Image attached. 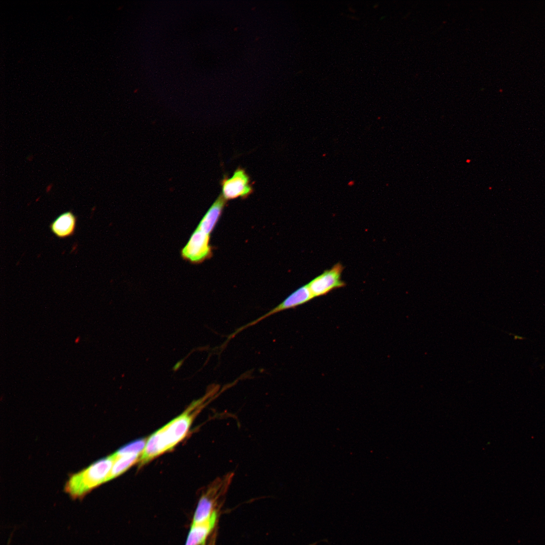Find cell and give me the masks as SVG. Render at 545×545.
I'll return each instance as SVG.
<instances>
[{
	"label": "cell",
	"mask_w": 545,
	"mask_h": 545,
	"mask_svg": "<svg viewBox=\"0 0 545 545\" xmlns=\"http://www.w3.org/2000/svg\"><path fill=\"white\" fill-rule=\"evenodd\" d=\"M205 400L201 398L193 401L182 413L147 439L138 462L139 466L170 451L185 437Z\"/></svg>",
	"instance_id": "1"
},
{
	"label": "cell",
	"mask_w": 545,
	"mask_h": 545,
	"mask_svg": "<svg viewBox=\"0 0 545 545\" xmlns=\"http://www.w3.org/2000/svg\"><path fill=\"white\" fill-rule=\"evenodd\" d=\"M113 462L111 455L73 474L66 484L65 492L74 499L83 497L93 489L107 481Z\"/></svg>",
	"instance_id": "2"
},
{
	"label": "cell",
	"mask_w": 545,
	"mask_h": 545,
	"mask_svg": "<svg viewBox=\"0 0 545 545\" xmlns=\"http://www.w3.org/2000/svg\"><path fill=\"white\" fill-rule=\"evenodd\" d=\"M231 478L230 475L218 478L209 486L198 502L192 524L205 521L210 516L214 511V507L217 499L225 493Z\"/></svg>",
	"instance_id": "3"
},
{
	"label": "cell",
	"mask_w": 545,
	"mask_h": 545,
	"mask_svg": "<svg viewBox=\"0 0 545 545\" xmlns=\"http://www.w3.org/2000/svg\"><path fill=\"white\" fill-rule=\"evenodd\" d=\"M223 198L226 200L245 199L254 191L249 176L242 168L238 167L231 177L225 175L220 182Z\"/></svg>",
	"instance_id": "4"
},
{
	"label": "cell",
	"mask_w": 545,
	"mask_h": 545,
	"mask_svg": "<svg viewBox=\"0 0 545 545\" xmlns=\"http://www.w3.org/2000/svg\"><path fill=\"white\" fill-rule=\"evenodd\" d=\"M210 235L196 228L181 252L182 257L192 263H199L212 255Z\"/></svg>",
	"instance_id": "5"
},
{
	"label": "cell",
	"mask_w": 545,
	"mask_h": 545,
	"mask_svg": "<svg viewBox=\"0 0 545 545\" xmlns=\"http://www.w3.org/2000/svg\"><path fill=\"white\" fill-rule=\"evenodd\" d=\"M343 270V265L338 263L310 281L307 286L313 297L324 295L335 289L344 287L345 283L341 280Z\"/></svg>",
	"instance_id": "6"
},
{
	"label": "cell",
	"mask_w": 545,
	"mask_h": 545,
	"mask_svg": "<svg viewBox=\"0 0 545 545\" xmlns=\"http://www.w3.org/2000/svg\"><path fill=\"white\" fill-rule=\"evenodd\" d=\"M313 296L312 295L307 285L302 286L294 291L293 293L290 295L287 298H286L282 302L274 308L269 311L267 312L264 315L260 316L258 318L255 319L253 321L239 328L235 332L229 336V338H232L236 335L238 333L242 331L245 329H246L250 326L255 325L258 322L263 320L265 318L280 311L294 308L299 305L303 304L312 298Z\"/></svg>",
	"instance_id": "7"
},
{
	"label": "cell",
	"mask_w": 545,
	"mask_h": 545,
	"mask_svg": "<svg viewBox=\"0 0 545 545\" xmlns=\"http://www.w3.org/2000/svg\"><path fill=\"white\" fill-rule=\"evenodd\" d=\"M77 217L72 211L64 212L58 215L49 225L51 232L58 238H67L75 233Z\"/></svg>",
	"instance_id": "8"
},
{
	"label": "cell",
	"mask_w": 545,
	"mask_h": 545,
	"mask_svg": "<svg viewBox=\"0 0 545 545\" xmlns=\"http://www.w3.org/2000/svg\"><path fill=\"white\" fill-rule=\"evenodd\" d=\"M217 518L214 510L205 521L192 524L185 545H204L206 538L213 528Z\"/></svg>",
	"instance_id": "9"
},
{
	"label": "cell",
	"mask_w": 545,
	"mask_h": 545,
	"mask_svg": "<svg viewBox=\"0 0 545 545\" xmlns=\"http://www.w3.org/2000/svg\"><path fill=\"white\" fill-rule=\"evenodd\" d=\"M226 202L222 195H219L201 219L197 228L210 235L222 214Z\"/></svg>",
	"instance_id": "10"
},
{
	"label": "cell",
	"mask_w": 545,
	"mask_h": 545,
	"mask_svg": "<svg viewBox=\"0 0 545 545\" xmlns=\"http://www.w3.org/2000/svg\"><path fill=\"white\" fill-rule=\"evenodd\" d=\"M114 462L108 481L119 476L127 471L133 465L139 462L140 454H112Z\"/></svg>",
	"instance_id": "11"
},
{
	"label": "cell",
	"mask_w": 545,
	"mask_h": 545,
	"mask_svg": "<svg viewBox=\"0 0 545 545\" xmlns=\"http://www.w3.org/2000/svg\"><path fill=\"white\" fill-rule=\"evenodd\" d=\"M182 363H183V360H180L179 362H178L177 363H176V364L173 367V370L174 371H176L177 370H178L180 368V367L182 365Z\"/></svg>",
	"instance_id": "12"
}]
</instances>
